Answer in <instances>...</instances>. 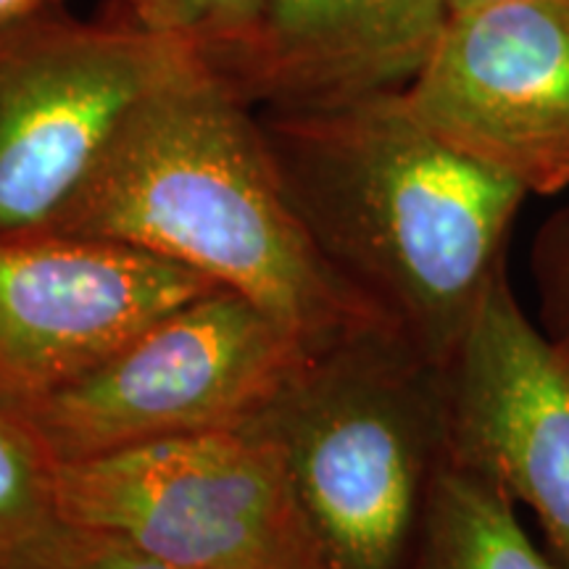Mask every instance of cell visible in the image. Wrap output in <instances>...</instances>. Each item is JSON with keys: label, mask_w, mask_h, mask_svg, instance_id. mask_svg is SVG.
I'll use <instances>...</instances> for the list:
<instances>
[{"label": "cell", "mask_w": 569, "mask_h": 569, "mask_svg": "<svg viewBox=\"0 0 569 569\" xmlns=\"http://www.w3.org/2000/svg\"><path fill=\"white\" fill-rule=\"evenodd\" d=\"M448 13H459L469 9H482V6H496V3H517V0H443Z\"/></svg>", "instance_id": "e0dca14e"}, {"label": "cell", "mask_w": 569, "mask_h": 569, "mask_svg": "<svg viewBox=\"0 0 569 569\" xmlns=\"http://www.w3.org/2000/svg\"><path fill=\"white\" fill-rule=\"evenodd\" d=\"M261 3L264 0H138L130 17L146 30L203 51L248 24Z\"/></svg>", "instance_id": "9a60e30c"}, {"label": "cell", "mask_w": 569, "mask_h": 569, "mask_svg": "<svg viewBox=\"0 0 569 569\" xmlns=\"http://www.w3.org/2000/svg\"><path fill=\"white\" fill-rule=\"evenodd\" d=\"M446 453L536 519L569 569V367L498 274L446 365Z\"/></svg>", "instance_id": "9c48e42d"}, {"label": "cell", "mask_w": 569, "mask_h": 569, "mask_svg": "<svg viewBox=\"0 0 569 569\" xmlns=\"http://www.w3.org/2000/svg\"><path fill=\"white\" fill-rule=\"evenodd\" d=\"M196 59L134 19L0 27V234L59 232L140 106Z\"/></svg>", "instance_id": "5b68a950"}, {"label": "cell", "mask_w": 569, "mask_h": 569, "mask_svg": "<svg viewBox=\"0 0 569 569\" xmlns=\"http://www.w3.org/2000/svg\"><path fill=\"white\" fill-rule=\"evenodd\" d=\"M56 3L59 0H0V27L56 13Z\"/></svg>", "instance_id": "2e32d148"}, {"label": "cell", "mask_w": 569, "mask_h": 569, "mask_svg": "<svg viewBox=\"0 0 569 569\" xmlns=\"http://www.w3.org/2000/svg\"><path fill=\"white\" fill-rule=\"evenodd\" d=\"M446 19L443 0H264L196 53L253 111L317 109L407 88Z\"/></svg>", "instance_id": "30bf717a"}, {"label": "cell", "mask_w": 569, "mask_h": 569, "mask_svg": "<svg viewBox=\"0 0 569 569\" xmlns=\"http://www.w3.org/2000/svg\"><path fill=\"white\" fill-rule=\"evenodd\" d=\"M56 498L61 522L184 569H322L280 451L251 425L61 461Z\"/></svg>", "instance_id": "8992f818"}, {"label": "cell", "mask_w": 569, "mask_h": 569, "mask_svg": "<svg viewBox=\"0 0 569 569\" xmlns=\"http://www.w3.org/2000/svg\"><path fill=\"white\" fill-rule=\"evenodd\" d=\"M315 348L230 288L177 306L69 386L21 403L59 461L246 427Z\"/></svg>", "instance_id": "277c9868"}, {"label": "cell", "mask_w": 569, "mask_h": 569, "mask_svg": "<svg viewBox=\"0 0 569 569\" xmlns=\"http://www.w3.org/2000/svg\"><path fill=\"white\" fill-rule=\"evenodd\" d=\"M536 288V322L559 359L569 367V203L538 227L530 248Z\"/></svg>", "instance_id": "5bb4252c"}, {"label": "cell", "mask_w": 569, "mask_h": 569, "mask_svg": "<svg viewBox=\"0 0 569 569\" xmlns=\"http://www.w3.org/2000/svg\"><path fill=\"white\" fill-rule=\"evenodd\" d=\"M56 469L24 411L0 398V569L24 557L61 522Z\"/></svg>", "instance_id": "7c38bea8"}, {"label": "cell", "mask_w": 569, "mask_h": 569, "mask_svg": "<svg viewBox=\"0 0 569 569\" xmlns=\"http://www.w3.org/2000/svg\"><path fill=\"white\" fill-rule=\"evenodd\" d=\"M124 3H127V6H130V9H132V6H134V3H138V0H124Z\"/></svg>", "instance_id": "ac0fdd59"}, {"label": "cell", "mask_w": 569, "mask_h": 569, "mask_svg": "<svg viewBox=\"0 0 569 569\" xmlns=\"http://www.w3.org/2000/svg\"><path fill=\"white\" fill-rule=\"evenodd\" d=\"M213 288L193 269L113 240L0 234V398L21 407L69 386Z\"/></svg>", "instance_id": "ba28073f"}, {"label": "cell", "mask_w": 569, "mask_h": 569, "mask_svg": "<svg viewBox=\"0 0 569 569\" xmlns=\"http://www.w3.org/2000/svg\"><path fill=\"white\" fill-rule=\"evenodd\" d=\"M280 451L322 569H407L446 459V372L388 322L319 348L248 422Z\"/></svg>", "instance_id": "3957f363"}, {"label": "cell", "mask_w": 569, "mask_h": 569, "mask_svg": "<svg viewBox=\"0 0 569 569\" xmlns=\"http://www.w3.org/2000/svg\"><path fill=\"white\" fill-rule=\"evenodd\" d=\"M59 234L193 269L264 306L315 351L386 322L317 251L256 111L201 59L140 106Z\"/></svg>", "instance_id": "7a4b0ae2"}, {"label": "cell", "mask_w": 569, "mask_h": 569, "mask_svg": "<svg viewBox=\"0 0 569 569\" xmlns=\"http://www.w3.org/2000/svg\"><path fill=\"white\" fill-rule=\"evenodd\" d=\"M9 569H184L111 532L59 522Z\"/></svg>", "instance_id": "4fadbf2b"}, {"label": "cell", "mask_w": 569, "mask_h": 569, "mask_svg": "<svg viewBox=\"0 0 569 569\" xmlns=\"http://www.w3.org/2000/svg\"><path fill=\"white\" fill-rule=\"evenodd\" d=\"M422 122L528 196L569 188V0L448 13L401 90Z\"/></svg>", "instance_id": "52a82bcc"}, {"label": "cell", "mask_w": 569, "mask_h": 569, "mask_svg": "<svg viewBox=\"0 0 569 569\" xmlns=\"http://www.w3.org/2000/svg\"><path fill=\"white\" fill-rule=\"evenodd\" d=\"M407 569H565L493 482L443 459Z\"/></svg>", "instance_id": "8fae6325"}, {"label": "cell", "mask_w": 569, "mask_h": 569, "mask_svg": "<svg viewBox=\"0 0 569 569\" xmlns=\"http://www.w3.org/2000/svg\"><path fill=\"white\" fill-rule=\"evenodd\" d=\"M256 117L332 272L446 369L507 272L528 193L432 132L401 90Z\"/></svg>", "instance_id": "6da1fadb"}]
</instances>
